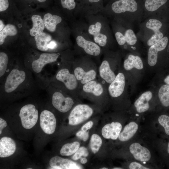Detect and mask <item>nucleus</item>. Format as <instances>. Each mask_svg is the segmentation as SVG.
I'll return each instance as SVG.
<instances>
[{
	"label": "nucleus",
	"instance_id": "obj_1",
	"mask_svg": "<svg viewBox=\"0 0 169 169\" xmlns=\"http://www.w3.org/2000/svg\"><path fill=\"white\" fill-rule=\"evenodd\" d=\"M1 98L14 99L37 93L41 89L33 73L17 58L11 71L0 84Z\"/></svg>",
	"mask_w": 169,
	"mask_h": 169
},
{
	"label": "nucleus",
	"instance_id": "obj_2",
	"mask_svg": "<svg viewBox=\"0 0 169 169\" xmlns=\"http://www.w3.org/2000/svg\"><path fill=\"white\" fill-rule=\"evenodd\" d=\"M36 54L32 55L28 52L23 60L25 67L33 74L41 89L45 90L49 82L45 68L57 61L59 54L42 52Z\"/></svg>",
	"mask_w": 169,
	"mask_h": 169
},
{
	"label": "nucleus",
	"instance_id": "obj_3",
	"mask_svg": "<svg viewBox=\"0 0 169 169\" xmlns=\"http://www.w3.org/2000/svg\"><path fill=\"white\" fill-rule=\"evenodd\" d=\"M63 64L50 79L49 84L61 89L67 93H72L77 87L78 81L69 66ZM48 84V85H49Z\"/></svg>",
	"mask_w": 169,
	"mask_h": 169
},
{
	"label": "nucleus",
	"instance_id": "obj_4",
	"mask_svg": "<svg viewBox=\"0 0 169 169\" xmlns=\"http://www.w3.org/2000/svg\"><path fill=\"white\" fill-rule=\"evenodd\" d=\"M51 98L53 106L59 111L63 113L69 111L74 104L71 97L61 89L49 84L45 89Z\"/></svg>",
	"mask_w": 169,
	"mask_h": 169
},
{
	"label": "nucleus",
	"instance_id": "obj_5",
	"mask_svg": "<svg viewBox=\"0 0 169 169\" xmlns=\"http://www.w3.org/2000/svg\"><path fill=\"white\" fill-rule=\"evenodd\" d=\"M19 116L23 127L26 129H29L33 128L37 122L38 111L34 104H27L20 108Z\"/></svg>",
	"mask_w": 169,
	"mask_h": 169
},
{
	"label": "nucleus",
	"instance_id": "obj_6",
	"mask_svg": "<svg viewBox=\"0 0 169 169\" xmlns=\"http://www.w3.org/2000/svg\"><path fill=\"white\" fill-rule=\"evenodd\" d=\"M92 109L85 104H79L71 111L68 117L69 124L72 125H78L88 119L93 114Z\"/></svg>",
	"mask_w": 169,
	"mask_h": 169
},
{
	"label": "nucleus",
	"instance_id": "obj_7",
	"mask_svg": "<svg viewBox=\"0 0 169 169\" xmlns=\"http://www.w3.org/2000/svg\"><path fill=\"white\" fill-rule=\"evenodd\" d=\"M8 51L0 52V84L2 83L11 71L17 57Z\"/></svg>",
	"mask_w": 169,
	"mask_h": 169
},
{
	"label": "nucleus",
	"instance_id": "obj_8",
	"mask_svg": "<svg viewBox=\"0 0 169 169\" xmlns=\"http://www.w3.org/2000/svg\"><path fill=\"white\" fill-rule=\"evenodd\" d=\"M40 125L43 131L51 135L55 131L56 120L54 114L48 110H42L40 115Z\"/></svg>",
	"mask_w": 169,
	"mask_h": 169
},
{
	"label": "nucleus",
	"instance_id": "obj_9",
	"mask_svg": "<svg viewBox=\"0 0 169 169\" xmlns=\"http://www.w3.org/2000/svg\"><path fill=\"white\" fill-rule=\"evenodd\" d=\"M168 43V38L165 36L150 47L147 54V62L150 66H153L156 64L158 52L164 49Z\"/></svg>",
	"mask_w": 169,
	"mask_h": 169
},
{
	"label": "nucleus",
	"instance_id": "obj_10",
	"mask_svg": "<svg viewBox=\"0 0 169 169\" xmlns=\"http://www.w3.org/2000/svg\"><path fill=\"white\" fill-rule=\"evenodd\" d=\"M50 166L56 169H80L82 167L70 160L64 158L59 156H54L49 161Z\"/></svg>",
	"mask_w": 169,
	"mask_h": 169
},
{
	"label": "nucleus",
	"instance_id": "obj_11",
	"mask_svg": "<svg viewBox=\"0 0 169 169\" xmlns=\"http://www.w3.org/2000/svg\"><path fill=\"white\" fill-rule=\"evenodd\" d=\"M125 85V75L123 73H119L109 86L108 90L110 95L114 98L120 96L124 92Z\"/></svg>",
	"mask_w": 169,
	"mask_h": 169
},
{
	"label": "nucleus",
	"instance_id": "obj_12",
	"mask_svg": "<svg viewBox=\"0 0 169 169\" xmlns=\"http://www.w3.org/2000/svg\"><path fill=\"white\" fill-rule=\"evenodd\" d=\"M146 25L147 28L152 30L154 33L147 42V45L151 46L163 38V35L160 31L162 23L157 19H150L146 22Z\"/></svg>",
	"mask_w": 169,
	"mask_h": 169
},
{
	"label": "nucleus",
	"instance_id": "obj_13",
	"mask_svg": "<svg viewBox=\"0 0 169 169\" xmlns=\"http://www.w3.org/2000/svg\"><path fill=\"white\" fill-rule=\"evenodd\" d=\"M129 150L134 157L138 161L146 162L151 159V154L149 150L138 143L134 142L131 144Z\"/></svg>",
	"mask_w": 169,
	"mask_h": 169
},
{
	"label": "nucleus",
	"instance_id": "obj_14",
	"mask_svg": "<svg viewBox=\"0 0 169 169\" xmlns=\"http://www.w3.org/2000/svg\"><path fill=\"white\" fill-rule=\"evenodd\" d=\"M111 8L116 13L125 12H135L138 9V5L134 0H119L114 2Z\"/></svg>",
	"mask_w": 169,
	"mask_h": 169
},
{
	"label": "nucleus",
	"instance_id": "obj_15",
	"mask_svg": "<svg viewBox=\"0 0 169 169\" xmlns=\"http://www.w3.org/2000/svg\"><path fill=\"white\" fill-rule=\"evenodd\" d=\"M122 128L120 123L113 122L104 125L101 130L103 137L106 139L116 140L118 138Z\"/></svg>",
	"mask_w": 169,
	"mask_h": 169
},
{
	"label": "nucleus",
	"instance_id": "obj_16",
	"mask_svg": "<svg viewBox=\"0 0 169 169\" xmlns=\"http://www.w3.org/2000/svg\"><path fill=\"white\" fill-rule=\"evenodd\" d=\"M16 145L11 138L3 137L0 140V157L4 158L9 157L15 152Z\"/></svg>",
	"mask_w": 169,
	"mask_h": 169
},
{
	"label": "nucleus",
	"instance_id": "obj_17",
	"mask_svg": "<svg viewBox=\"0 0 169 169\" xmlns=\"http://www.w3.org/2000/svg\"><path fill=\"white\" fill-rule=\"evenodd\" d=\"M76 40L78 45L83 48L87 54L96 56L100 54L101 51L100 48L95 43L86 40L81 36H77Z\"/></svg>",
	"mask_w": 169,
	"mask_h": 169
},
{
	"label": "nucleus",
	"instance_id": "obj_18",
	"mask_svg": "<svg viewBox=\"0 0 169 169\" xmlns=\"http://www.w3.org/2000/svg\"><path fill=\"white\" fill-rule=\"evenodd\" d=\"M74 73L78 81L83 85L94 80L96 76V73L95 70L91 69L85 71L80 67L75 68L74 70Z\"/></svg>",
	"mask_w": 169,
	"mask_h": 169
},
{
	"label": "nucleus",
	"instance_id": "obj_19",
	"mask_svg": "<svg viewBox=\"0 0 169 169\" xmlns=\"http://www.w3.org/2000/svg\"><path fill=\"white\" fill-rule=\"evenodd\" d=\"M152 97V93L148 91L143 93L136 100L134 105L138 113L145 112L149 109L150 105L149 102Z\"/></svg>",
	"mask_w": 169,
	"mask_h": 169
},
{
	"label": "nucleus",
	"instance_id": "obj_20",
	"mask_svg": "<svg viewBox=\"0 0 169 169\" xmlns=\"http://www.w3.org/2000/svg\"><path fill=\"white\" fill-rule=\"evenodd\" d=\"M101 78L107 83L110 84L115 79L116 75L110 68L109 63L106 60L103 61L99 68Z\"/></svg>",
	"mask_w": 169,
	"mask_h": 169
},
{
	"label": "nucleus",
	"instance_id": "obj_21",
	"mask_svg": "<svg viewBox=\"0 0 169 169\" xmlns=\"http://www.w3.org/2000/svg\"><path fill=\"white\" fill-rule=\"evenodd\" d=\"M34 37L36 48L42 52L49 53L47 45L51 41V35L43 32Z\"/></svg>",
	"mask_w": 169,
	"mask_h": 169
},
{
	"label": "nucleus",
	"instance_id": "obj_22",
	"mask_svg": "<svg viewBox=\"0 0 169 169\" xmlns=\"http://www.w3.org/2000/svg\"><path fill=\"white\" fill-rule=\"evenodd\" d=\"M138 125L134 121H131L127 124L119 136L120 141L124 142L131 138L137 131Z\"/></svg>",
	"mask_w": 169,
	"mask_h": 169
},
{
	"label": "nucleus",
	"instance_id": "obj_23",
	"mask_svg": "<svg viewBox=\"0 0 169 169\" xmlns=\"http://www.w3.org/2000/svg\"><path fill=\"white\" fill-rule=\"evenodd\" d=\"M33 27L29 30V34L32 37L42 33L45 28L43 19L38 14H33L31 18Z\"/></svg>",
	"mask_w": 169,
	"mask_h": 169
},
{
	"label": "nucleus",
	"instance_id": "obj_24",
	"mask_svg": "<svg viewBox=\"0 0 169 169\" xmlns=\"http://www.w3.org/2000/svg\"><path fill=\"white\" fill-rule=\"evenodd\" d=\"M82 89L84 92L92 94L96 96L101 95L104 92L102 84L94 80L84 84Z\"/></svg>",
	"mask_w": 169,
	"mask_h": 169
},
{
	"label": "nucleus",
	"instance_id": "obj_25",
	"mask_svg": "<svg viewBox=\"0 0 169 169\" xmlns=\"http://www.w3.org/2000/svg\"><path fill=\"white\" fill-rule=\"evenodd\" d=\"M43 20L45 28L50 32H54L57 25L62 21V18L58 15L48 13L44 14Z\"/></svg>",
	"mask_w": 169,
	"mask_h": 169
},
{
	"label": "nucleus",
	"instance_id": "obj_26",
	"mask_svg": "<svg viewBox=\"0 0 169 169\" xmlns=\"http://www.w3.org/2000/svg\"><path fill=\"white\" fill-rule=\"evenodd\" d=\"M142 61L140 57L130 54L124 62V67L126 70H131L133 68L141 70L143 68Z\"/></svg>",
	"mask_w": 169,
	"mask_h": 169
},
{
	"label": "nucleus",
	"instance_id": "obj_27",
	"mask_svg": "<svg viewBox=\"0 0 169 169\" xmlns=\"http://www.w3.org/2000/svg\"><path fill=\"white\" fill-rule=\"evenodd\" d=\"M17 33V28L14 25L9 23L5 25L3 29L0 31V45L3 44L7 36H15Z\"/></svg>",
	"mask_w": 169,
	"mask_h": 169
},
{
	"label": "nucleus",
	"instance_id": "obj_28",
	"mask_svg": "<svg viewBox=\"0 0 169 169\" xmlns=\"http://www.w3.org/2000/svg\"><path fill=\"white\" fill-rule=\"evenodd\" d=\"M80 144L78 141L66 143L64 145L60 151V154L62 156H70L74 154L79 148Z\"/></svg>",
	"mask_w": 169,
	"mask_h": 169
},
{
	"label": "nucleus",
	"instance_id": "obj_29",
	"mask_svg": "<svg viewBox=\"0 0 169 169\" xmlns=\"http://www.w3.org/2000/svg\"><path fill=\"white\" fill-rule=\"evenodd\" d=\"M159 100L163 106H169V84L162 85L159 89L158 93Z\"/></svg>",
	"mask_w": 169,
	"mask_h": 169
},
{
	"label": "nucleus",
	"instance_id": "obj_30",
	"mask_svg": "<svg viewBox=\"0 0 169 169\" xmlns=\"http://www.w3.org/2000/svg\"><path fill=\"white\" fill-rule=\"evenodd\" d=\"M168 1V0H146L145 7L148 11L154 12L165 4Z\"/></svg>",
	"mask_w": 169,
	"mask_h": 169
},
{
	"label": "nucleus",
	"instance_id": "obj_31",
	"mask_svg": "<svg viewBox=\"0 0 169 169\" xmlns=\"http://www.w3.org/2000/svg\"><path fill=\"white\" fill-rule=\"evenodd\" d=\"M102 140L101 137L96 134H93L90 142V147L92 152L94 154L99 150L102 144Z\"/></svg>",
	"mask_w": 169,
	"mask_h": 169
},
{
	"label": "nucleus",
	"instance_id": "obj_32",
	"mask_svg": "<svg viewBox=\"0 0 169 169\" xmlns=\"http://www.w3.org/2000/svg\"><path fill=\"white\" fill-rule=\"evenodd\" d=\"M126 42L129 45L135 44L137 42V39L134 31L131 29L127 30L125 33Z\"/></svg>",
	"mask_w": 169,
	"mask_h": 169
},
{
	"label": "nucleus",
	"instance_id": "obj_33",
	"mask_svg": "<svg viewBox=\"0 0 169 169\" xmlns=\"http://www.w3.org/2000/svg\"><path fill=\"white\" fill-rule=\"evenodd\" d=\"M158 121L164 128L165 133L169 135V116L165 115H161L158 117Z\"/></svg>",
	"mask_w": 169,
	"mask_h": 169
},
{
	"label": "nucleus",
	"instance_id": "obj_34",
	"mask_svg": "<svg viewBox=\"0 0 169 169\" xmlns=\"http://www.w3.org/2000/svg\"><path fill=\"white\" fill-rule=\"evenodd\" d=\"M89 155V152L86 148L84 146L79 147L74 154L72 157L74 160H77L82 157V156L87 157Z\"/></svg>",
	"mask_w": 169,
	"mask_h": 169
},
{
	"label": "nucleus",
	"instance_id": "obj_35",
	"mask_svg": "<svg viewBox=\"0 0 169 169\" xmlns=\"http://www.w3.org/2000/svg\"><path fill=\"white\" fill-rule=\"evenodd\" d=\"M94 36L95 41L101 46H104L107 43V36L100 33L95 35Z\"/></svg>",
	"mask_w": 169,
	"mask_h": 169
},
{
	"label": "nucleus",
	"instance_id": "obj_36",
	"mask_svg": "<svg viewBox=\"0 0 169 169\" xmlns=\"http://www.w3.org/2000/svg\"><path fill=\"white\" fill-rule=\"evenodd\" d=\"M102 27L101 23L97 22L95 25L92 24L90 25L89 28V33L94 36L100 33Z\"/></svg>",
	"mask_w": 169,
	"mask_h": 169
},
{
	"label": "nucleus",
	"instance_id": "obj_37",
	"mask_svg": "<svg viewBox=\"0 0 169 169\" xmlns=\"http://www.w3.org/2000/svg\"><path fill=\"white\" fill-rule=\"evenodd\" d=\"M62 6L69 10L74 9L76 5L74 0H61Z\"/></svg>",
	"mask_w": 169,
	"mask_h": 169
},
{
	"label": "nucleus",
	"instance_id": "obj_38",
	"mask_svg": "<svg viewBox=\"0 0 169 169\" xmlns=\"http://www.w3.org/2000/svg\"><path fill=\"white\" fill-rule=\"evenodd\" d=\"M115 35L117 42L120 45H123L126 42L124 35L120 32H117Z\"/></svg>",
	"mask_w": 169,
	"mask_h": 169
},
{
	"label": "nucleus",
	"instance_id": "obj_39",
	"mask_svg": "<svg viewBox=\"0 0 169 169\" xmlns=\"http://www.w3.org/2000/svg\"><path fill=\"white\" fill-rule=\"evenodd\" d=\"M130 169H149V168L145 166L140 163L136 162H133L129 165Z\"/></svg>",
	"mask_w": 169,
	"mask_h": 169
},
{
	"label": "nucleus",
	"instance_id": "obj_40",
	"mask_svg": "<svg viewBox=\"0 0 169 169\" xmlns=\"http://www.w3.org/2000/svg\"><path fill=\"white\" fill-rule=\"evenodd\" d=\"M8 0H0V11L2 12L6 10L8 8Z\"/></svg>",
	"mask_w": 169,
	"mask_h": 169
},
{
	"label": "nucleus",
	"instance_id": "obj_41",
	"mask_svg": "<svg viewBox=\"0 0 169 169\" xmlns=\"http://www.w3.org/2000/svg\"><path fill=\"white\" fill-rule=\"evenodd\" d=\"M93 124V122L91 121H90L86 123L82 126L81 130L87 131L88 130L92 128Z\"/></svg>",
	"mask_w": 169,
	"mask_h": 169
},
{
	"label": "nucleus",
	"instance_id": "obj_42",
	"mask_svg": "<svg viewBox=\"0 0 169 169\" xmlns=\"http://www.w3.org/2000/svg\"><path fill=\"white\" fill-rule=\"evenodd\" d=\"M7 125V123L6 121L3 119L0 118V134H1L3 129Z\"/></svg>",
	"mask_w": 169,
	"mask_h": 169
},
{
	"label": "nucleus",
	"instance_id": "obj_43",
	"mask_svg": "<svg viewBox=\"0 0 169 169\" xmlns=\"http://www.w3.org/2000/svg\"><path fill=\"white\" fill-rule=\"evenodd\" d=\"M88 137L89 132L84 131H83V133L82 135L79 137L80 138L83 140L84 141H86L88 139Z\"/></svg>",
	"mask_w": 169,
	"mask_h": 169
},
{
	"label": "nucleus",
	"instance_id": "obj_44",
	"mask_svg": "<svg viewBox=\"0 0 169 169\" xmlns=\"http://www.w3.org/2000/svg\"><path fill=\"white\" fill-rule=\"evenodd\" d=\"M80 162L82 164H85L87 162V160L85 157H81L80 158Z\"/></svg>",
	"mask_w": 169,
	"mask_h": 169
},
{
	"label": "nucleus",
	"instance_id": "obj_45",
	"mask_svg": "<svg viewBox=\"0 0 169 169\" xmlns=\"http://www.w3.org/2000/svg\"><path fill=\"white\" fill-rule=\"evenodd\" d=\"M5 25L4 24V23L3 21L0 19V31L2 30L4 28Z\"/></svg>",
	"mask_w": 169,
	"mask_h": 169
},
{
	"label": "nucleus",
	"instance_id": "obj_46",
	"mask_svg": "<svg viewBox=\"0 0 169 169\" xmlns=\"http://www.w3.org/2000/svg\"><path fill=\"white\" fill-rule=\"evenodd\" d=\"M164 82L166 84H169V74L164 79Z\"/></svg>",
	"mask_w": 169,
	"mask_h": 169
},
{
	"label": "nucleus",
	"instance_id": "obj_47",
	"mask_svg": "<svg viewBox=\"0 0 169 169\" xmlns=\"http://www.w3.org/2000/svg\"><path fill=\"white\" fill-rule=\"evenodd\" d=\"M100 0H89V1L90 3L97 2L100 1Z\"/></svg>",
	"mask_w": 169,
	"mask_h": 169
},
{
	"label": "nucleus",
	"instance_id": "obj_48",
	"mask_svg": "<svg viewBox=\"0 0 169 169\" xmlns=\"http://www.w3.org/2000/svg\"><path fill=\"white\" fill-rule=\"evenodd\" d=\"M167 151L168 153L169 154V141L168 144Z\"/></svg>",
	"mask_w": 169,
	"mask_h": 169
},
{
	"label": "nucleus",
	"instance_id": "obj_49",
	"mask_svg": "<svg viewBox=\"0 0 169 169\" xmlns=\"http://www.w3.org/2000/svg\"><path fill=\"white\" fill-rule=\"evenodd\" d=\"M37 0L40 2H44L46 0Z\"/></svg>",
	"mask_w": 169,
	"mask_h": 169
},
{
	"label": "nucleus",
	"instance_id": "obj_50",
	"mask_svg": "<svg viewBox=\"0 0 169 169\" xmlns=\"http://www.w3.org/2000/svg\"><path fill=\"white\" fill-rule=\"evenodd\" d=\"M113 169H122V168H120V167H115L114 168H113Z\"/></svg>",
	"mask_w": 169,
	"mask_h": 169
},
{
	"label": "nucleus",
	"instance_id": "obj_51",
	"mask_svg": "<svg viewBox=\"0 0 169 169\" xmlns=\"http://www.w3.org/2000/svg\"><path fill=\"white\" fill-rule=\"evenodd\" d=\"M102 169H107L108 168H106V167H103L102 168Z\"/></svg>",
	"mask_w": 169,
	"mask_h": 169
},
{
	"label": "nucleus",
	"instance_id": "obj_52",
	"mask_svg": "<svg viewBox=\"0 0 169 169\" xmlns=\"http://www.w3.org/2000/svg\"><path fill=\"white\" fill-rule=\"evenodd\" d=\"M27 169H32V168H28Z\"/></svg>",
	"mask_w": 169,
	"mask_h": 169
}]
</instances>
